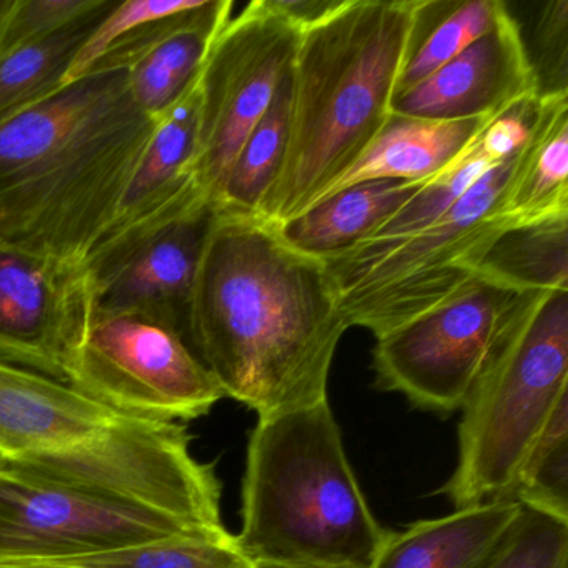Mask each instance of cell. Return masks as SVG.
Returning a JSON list of instances; mask_svg holds the SVG:
<instances>
[{
    "label": "cell",
    "mask_w": 568,
    "mask_h": 568,
    "mask_svg": "<svg viewBox=\"0 0 568 568\" xmlns=\"http://www.w3.org/2000/svg\"><path fill=\"white\" fill-rule=\"evenodd\" d=\"M348 324L321 258L271 222L219 211L187 312L192 351L225 397L257 417L328 400Z\"/></svg>",
    "instance_id": "obj_1"
},
{
    "label": "cell",
    "mask_w": 568,
    "mask_h": 568,
    "mask_svg": "<svg viewBox=\"0 0 568 568\" xmlns=\"http://www.w3.org/2000/svg\"><path fill=\"white\" fill-rule=\"evenodd\" d=\"M417 0H344L302 32L281 171L258 217L278 224L307 211L351 171L390 118Z\"/></svg>",
    "instance_id": "obj_2"
},
{
    "label": "cell",
    "mask_w": 568,
    "mask_h": 568,
    "mask_svg": "<svg viewBox=\"0 0 568 568\" xmlns=\"http://www.w3.org/2000/svg\"><path fill=\"white\" fill-rule=\"evenodd\" d=\"M388 531L362 494L331 402L258 417L235 535L252 564L372 568Z\"/></svg>",
    "instance_id": "obj_3"
},
{
    "label": "cell",
    "mask_w": 568,
    "mask_h": 568,
    "mask_svg": "<svg viewBox=\"0 0 568 568\" xmlns=\"http://www.w3.org/2000/svg\"><path fill=\"white\" fill-rule=\"evenodd\" d=\"M568 395V291L525 292L471 385L454 474L455 508L505 500L558 402Z\"/></svg>",
    "instance_id": "obj_4"
},
{
    "label": "cell",
    "mask_w": 568,
    "mask_h": 568,
    "mask_svg": "<svg viewBox=\"0 0 568 568\" xmlns=\"http://www.w3.org/2000/svg\"><path fill=\"white\" fill-rule=\"evenodd\" d=\"M520 151L485 172L440 219L397 242H364L324 258L348 327L375 338L434 311L477 277L498 235L518 225L510 195L527 159Z\"/></svg>",
    "instance_id": "obj_5"
},
{
    "label": "cell",
    "mask_w": 568,
    "mask_h": 568,
    "mask_svg": "<svg viewBox=\"0 0 568 568\" xmlns=\"http://www.w3.org/2000/svg\"><path fill=\"white\" fill-rule=\"evenodd\" d=\"M158 122L134 104L122 69L72 134L0 194V242L85 264Z\"/></svg>",
    "instance_id": "obj_6"
},
{
    "label": "cell",
    "mask_w": 568,
    "mask_h": 568,
    "mask_svg": "<svg viewBox=\"0 0 568 568\" xmlns=\"http://www.w3.org/2000/svg\"><path fill=\"white\" fill-rule=\"evenodd\" d=\"M0 471L155 511L201 534H231L214 464L192 455L178 422L121 412L71 447L0 458Z\"/></svg>",
    "instance_id": "obj_7"
},
{
    "label": "cell",
    "mask_w": 568,
    "mask_h": 568,
    "mask_svg": "<svg viewBox=\"0 0 568 568\" xmlns=\"http://www.w3.org/2000/svg\"><path fill=\"white\" fill-rule=\"evenodd\" d=\"M69 385L124 414L194 420L225 398L178 325L141 312L94 317Z\"/></svg>",
    "instance_id": "obj_8"
},
{
    "label": "cell",
    "mask_w": 568,
    "mask_h": 568,
    "mask_svg": "<svg viewBox=\"0 0 568 568\" xmlns=\"http://www.w3.org/2000/svg\"><path fill=\"white\" fill-rule=\"evenodd\" d=\"M524 294L475 277L450 301L382 335L372 352L375 387L420 410H460Z\"/></svg>",
    "instance_id": "obj_9"
},
{
    "label": "cell",
    "mask_w": 568,
    "mask_h": 568,
    "mask_svg": "<svg viewBox=\"0 0 568 568\" xmlns=\"http://www.w3.org/2000/svg\"><path fill=\"white\" fill-rule=\"evenodd\" d=\"M302 31L254 0L219 32L199 74L194 178L215 205L239 149L258 124L291 69Z\"/></svg>",
    "instance_id": "obj_10"
},
{
    "label": "cell",
    "mask_w": 568,
    "mask_h": 568,
    "mask_svg": "<svg viewBox=\"0 0 568 568\" xmlns=\"http://www.w3.org/2000/svg\"><path fill=\"white\" fill-rule=\"evenodd\" d=\"M219 209L195 189L184 197L101 239L85 258L95 317L141 312L187 335L199 264Z\"/></svg>",
    "instance_id": "obj_11"
},
{
    "label": "cell",
    "mask_w": 568,
    "mask_h": 568,
    "mask_svg": "<svg viewBox=\"0 0 568 568\" xmlns=\"http://www.w3.org/2000/svg\"><path fill=\"white\" fill-rule=\"evenodd\" d=\"M178 535L209 534L144 508L0 471V564L85 557Z\"/></svg>",
    "instance_id": "obj_12"
},
{
    "label": "cell",
    "mask_w": 568,
    "mask_h": 568,
    "mask_svg": "<svg viewBox=\"0 0 568 568\" xmlns=\"http://www.w3.org/2000/svg\"><path fill=\"white\" fill-rule=\"evenodd\" d=\"M94 317L85 264L0 242V361L69 384Z\"/></svg>",
    "instance_id": "obj_13"
},
{
    "label": "cell",
    "mask_w": 568,
    "mask_h": 568,
    "mask_svg": "<svg viewBox=\"0 0 568 568\" xmlns=\"http://www.w3.org/2000/svg\"><path fill=\"white\" fill-rule=\"evenodd\" d=\"M538 99L520 24L510 11L457 58L408 91L394 95L390 114L427 121L491 118Z\"/></svg>",
    "instance_id": "obj_14"
},
{
    "label": "cell",
    "mask_w": 568,
    "mask_h": 568,
    "mask_svg": "<svg viewBox=\"0 0 568 568\" xmlns=\"http://www.w3.org/2000/svg\"><path fill=\"white\" fill-rule=\"evenodd\" d=\"M118 414L72 385L0 361V458L71 447Z\"/></svg>",
    "instance_id": "obj_15"
},
{
    "label": "cell",
    "mask_w": 568,
    "mask_h": 568,
    "mask_svg": "<svg viewBox=\"0 0 568 568\" xmlns=\"http://www.w3.org/2000/svg\"><path fill=\"white\" fill-rule=\"evenodd\" d=\"M494 118L497 115L448 122L390 114L357 164L334 182L315 204L362 182L432 181L470 151Z\"/></svg>",
    "instance_id": "obj_16"
},
{
    "label": "cell",
    "mask_w": 568,
    "mask_h": 568,
    "mask_svg": "<svg viewBox=\"0 0 568 568\" xmlns=\"http://www.w3.org/2000/svg\"><path fill=\"white\" fill-rule=\"evenodd\" d=\"M521 508L514 500L485 501L390 530L372 568H480L507 537Z\"/></svg>",
    "instance_id": "obj_17"
},
{
    "label": "cell",
    "mask_w": 568,
    "mask_h": 568,
    "mask_svg": "<svg viewBox=\"0 0 568 568\" xmlns=\"http://www.w3.org/2000/svg\"><path fill=\"white\" fill-rule=\"evenodd\" d=\"M232 0H199L128 68L134 104L161 121L195 84L219 32L231 21Z\"/></svg>",
    "instance_id": "obj_18"
},
{
    "label": "cell",
    "mask_w": 568,
    "mask_h": 568,
    "mask_svg": "<svg viewBox=\"0 0 568 568\" xmlns=\"http://www.w3.org/2000/svg\"><path fill=\"white\" fill-rule=\"evenodd\" d=\"M197 134L199 78L187 94L155 125L154 134L119 202L118 212L101 239L201 189L194 178Z\"/></svg>",
    "instance_id": "obj_19"
},
{
    "label": "cell",
    "mask_w": 568,
    "mask_h": 568,
    "mask_svg": "<svg viewBox=\"0 0 568 568\" xmlns=\"http://www.w3.org/2000/svg\"><path fill=\"white\" fill-rule=\"evenodd\" d=\"M425 184L427 182H362L295 217L272 225L288 247L324 261L374 237Z\"/></svg>",
    "instance_id": "obj_20"
},
{
    "label": "cell",
    "mask_w": 568,
    "mask_h": 568,
    "mask_svg": "<svg viewBox=\"0 0 568 568\" xmlns=\"http://www.w3.org/2000/svg\"><path fill=\"white\" fill-rule=\"evenodd\" d=\"M121 71L91 72L0 124V194L19 184L42 158L72 134Z\"/></svg>",
    "instance_id": "obj_21"
},
{
    "label": "cell",
    "mask_w": 568,
    "mask_h": 568,
    "mask_svg": "<svg viewBox=\"0 0 568 568\" xmlns=\"http://www.w3.org/2000/svg\"><path fill=\"white\" fill-rule=\"evenodd\" d=\"M507 9L501 0H417L394 95L414 88L484 38Z\"/></svg>",
    "instance_id": "obj_22"
},
{
    "label": "cell",
    "mask_w": 568,
    "mask_h": 568,
    "mask_svg": "<svg viewBox=\"0 0 568 568\" xmlns=\"http://www.w3.org/2000/svg\"><path fill=\"white\" fill-rule=\"evenodd\" d=\"M510 214L518 225L568 214V95L538 98Z\"/></svg>",
    "instance_id": "obj_23"
},
{
    "label": "cell",
    "mask_w": 568,
    "mask_h": 568,
    "mask_svg": "<svg viewBox=\"0 0 568 568\" xmlns=\"http://www.w3.org/2000/svg\"><path fill=\"white\" fill-rule=\"evenodd\" d=\"M477 277L515 292L568 291V214L507 229Z\"/></svg>",
    "instance_id": "obj_24"
},
{
    "label": "cell",
    "mask_w": 568,
    "mask_h": 568,
    "mask_svg": "<svg viewBox=\"0 0 568 568\" xmlns=\"http://www.w3.org/2000/svg\"><path fill=\"white\" fill-rule=\"evenodd\" d=\"M291 105L292 65L278 82L264 118L239 149L215 202L219 211L258 217L262 202L284 161Z\"/></svg>",
    "instance_id": "obj_25"
},
{
    "label": "cell",
    "mask_w": 568,
    "mask_h": 568,
    "mask_svg": "<svg viewBox=\"0 0 568 568\" xmlns=\"http://www.w3.org/2000/svg\"><path fill=\"white\" fill-rule=\"evenodd\" d=\"M118 2L39 44L0 59V124L64 89V78L89 36Z\"/></svg>",
    "instance_id": "obj_26"
},
{
    "label": "cell",
    "mask_w": 568,
    "mask_h": 568,
    "mask_svg": "<svg viewBox=\"0 0 568 568\" xmlns=\"http://www.w3.org/2000/svg\"><path fill=\"white\" fill-rule=\"evenodd\" d=\"M505 500L568 524V395L558 402Z\"/></svg>",
    "instance_id": "obj_27"
},
{
    "label": "cell",
    "mask_w": 568,
    "mask_h": 568,
    "mask_svg": "<svg viewBox=\"0 0 568 568\" xmlns=\"http://www.w3.org/2000/svg\"><path fill=\"white\" fill-rule=\"evenodd\" d=\"M79 568H251L235 535H178L85 557L51 560Z\"/></svg>",
    "instance_id": "obj_28"
},
{
    "label": "cell",
    "mask_w": 568,
    "mask_h": 568,
    "mask_svg": "<svg viewBox=\"0 0 568 568\" xmlns=\"http://www.w3.org/2000/svg\"><path fill=\"white\" fill-rule=\"evenodd\" d=\"M500 162L504 161H497L485 151L478 138L467 154L427 182L390 221L375 232L374 237L365 242H397L418 234L440 219L485 172Z\"/></svg>",
    "instance_id": "obj_29"
},
{
    "label": "cell",
    "mask_w": 568,
    "mask_h": 568,
    "mask_svg": "<svg viewBox=\"0 0 568 568\" xmlns=\"http://www.w3.org/2000/svg\"><path fill=\"white\" fill-rule=\"evenodd\" d=\"M111 4L112 0H14L0 22V59L55 38Z\"/></svg>",
    "instance_id": "obj_30"
},
{
    "label": "cell",
    "mask_w": 568,
    "mask_h": 568,
    "mask_svg": "<svg viewBox=\"0 0 568 568\" xmlns=\"http://www.w3.org/2000/svg\"><path fill=\"white\" fill-rule=\"evenodd\" d=\"M480 568H568V524L521 508L507 537Z\"/></svg>",
    "instance_id": "obj_31"
},
{
    "label": "cell",
    "mask_w": 568,
    "mask_h": 568,
    "mask_svg": "<svg viewBox=\"0 0 568 568\" xmlns=\"http://www.w3.org/2000/svg\"><path fill=\"white\" fill-rule=\"evenodd\" d=\"M197 0H125L118 2L95 26L88 41L79 49L71 68L65 72L64 88L88 75L92 65L114 45L132 38L151 22L171 18L194 8Z\"/></svg>",
    "instance_id": "obj_32"
},
{
    "label": "cell",
    "mask_w": 568,
    "mask_h": 568,
    "mask_svg": "<svg viewBox=\"0 0 568 568\" xmlns=\"http://www.w3.org/2000/svg\"><path fill=\"white\" fill-rule=\"evenodd\" d=\"M525 49L537 79L538 98L568 95V0H550L538 8L531 45Z\"/></svg>",
    "instance_id": "obj_33"
},
{
    "label": "cell",
    "mask_w": 568,
    "mask_h": 568,
    "mask_svg": "<svg viewBox=\"0 0 568 568\" xmlns=\"http://www.w3.org/2000/svg\"><path fill=\"white\" fill-rule=\"evenodd\" d=\"M268 4L304 32L334 14L344 0H268Z\"/></svg>",
    "instance_id": "obj_34"
},
{
    "label": "cell",
    "mask_w": 568,
    "mask_h": 568,
    "mask_svg": "<svg viewBox=\"0 0 568 568\" xmlns=\"http://www.w3.org/2000/svg\"><path fill=\"white\" fill-rule=\"evenodd\" d=\"M0 568H79L72 565L58 564V561H8L0 564Z\"/></svg>",
    "instance_id": "obj_35"
},
{
    "label": "cell",
    "mask_w": 568,
    "mask_h": 568,
    "mask_svg": "<svg viewBox=\"0 0 568 568\" xmlns=\"http://www.w3.org/2000/svg\"><path fill=\"white\" fill-rule=\"evenodd\" d=\"M12 4H14V0H0V22L4 21L8 12L11 11Z\"/></svg>",
    "instance_id": "obj_36"
},
{
    "label": "cell",
    "mask_w": 568,
    "mask_h": 568,
    "mask_svg": "<svg viewBox=\"0 0 568 568\" xmlns=\"http://www.w3.org/2000/svg\"><path fill=\"white\" fill-rule=\"evenodd\" d=\"M251 568H295V567H287V565H278V564H265V561H254V564L251 565Z\"/></svg>",
    "instance_id": "obj_37"
}]
</instances>
